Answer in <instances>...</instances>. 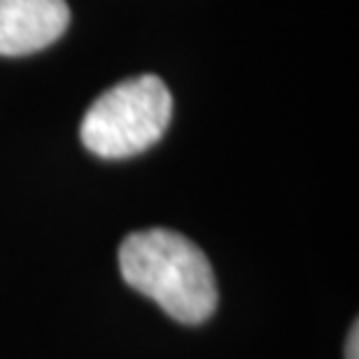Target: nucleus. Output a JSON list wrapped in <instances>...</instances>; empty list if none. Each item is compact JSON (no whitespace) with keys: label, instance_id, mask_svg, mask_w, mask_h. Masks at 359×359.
Wrapping results in <instances>:
<instances>
[{"label":"nucleus","instance_id":"f257e3e1","mask_svg":"<svg viewBox=\"0 0 359 359\" xmlns=\"http://www.w3.org/2000/svg\"><path fill=\"white\" fill-rule=\"evenodd\" d=\"M119 271L128 287L159 304L182 325H201L217 308V283L196 243L170 229H145L119 245Z\"/></svg>","mask_w":359,"mask_h":359},{"label":"nucleus","instance_id":"f03ea898","mask_svg":"<svg viewBox=\"0 0 359 359\" xmlns=\"http://www.w3.org/2000/svg\"><path fill=\"white\" fill-rule=\"evenodd\" d=\"M173 98L156 75L119 82L93 100L80 126L84 147L100 159H126L145 152L166 133Z\"/></svg>","mask_w":359,"mask_h":359},{"label":"nucleus","instance_id":"7ed1b4c3","mask_svg":"<svg viewBox=\"0 0 359 359\" xmlns=\"http://www.w3.org/2000/svg\"><path fill=\"white\" fill-rule=\"evenodd\" d=\"M66 0H0V56L40 52L68 28Z\"/></svg>","mask_w":359,"mask_h":359},{"label":"nucleus","instance_id":"20e7f679","mask_svg":"<svg viewBox=\"0 0 359 359\" xmlns=\"http://www.w3.org/2000/svg\"><path fill=\"white\" fill-rule=\"evenodd\" d=\"M359 325L355 322L353 329H350L348 334V343H346V359H359V353H357V346H359Z\"/></svg>","mask_w":359,"mask_h":359}]
</instances>
